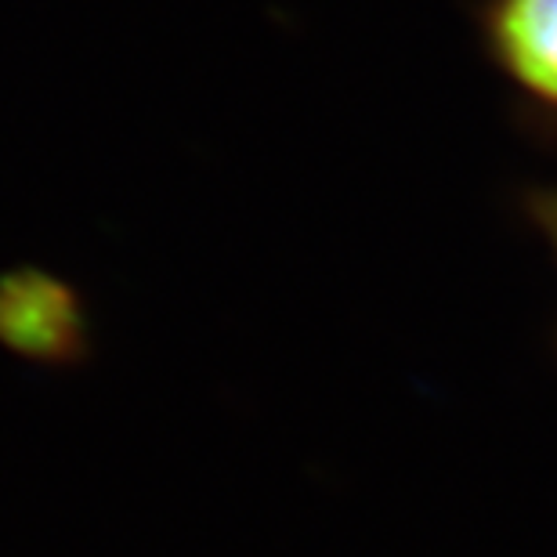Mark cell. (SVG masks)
I'll list each match as a JSON object with an SVG mask.
<instances>
[{
  "label": "cell",
  "instance_id": "obj_1",
  "mask_svg": "<svg viewBox=\"0 0 557 557\" xmlns=\"http://www.w3.org/2000/svg\"><path fill=\"white\" fill-rule=\"evenodd\" d=\"M0 348L37 370L70 373L95 359V326L70 278L37 264L0 272Z\"/></svg>",
  "mask_w": 557,
  "mask_h": 557
},
{
  "label": "cell",
  "instance_id": "obj_2",
  "mask_svg": "<svg viewBox=\"0 0 557 557\" xmlns=\"http://www.w3.org/2000/svg\"><path fill=\"white\" fill-rule=\"evenodd\" d=\"M478 33L499 76L557 116V0H482Z\"/></svg>",
  "mask_w": 557,
  "mask_h": 557
},
{
  "label": "cell",
  "instance_id": "obj_3",
  "mask_svg": "<svg viewBox=\"0 0 557 557\" xmlns=\"http://www.w3.org/2000/svg\"><path fill=\"white\" fill-rule=\"evenodd\" d=\"M529 214H532V221H536V228L547 236L554 258H557V185L540 188V193L529 196Z\"/></svg>",
  "mask_w": 557,
  "mask_h": 557
}]
</instances>
